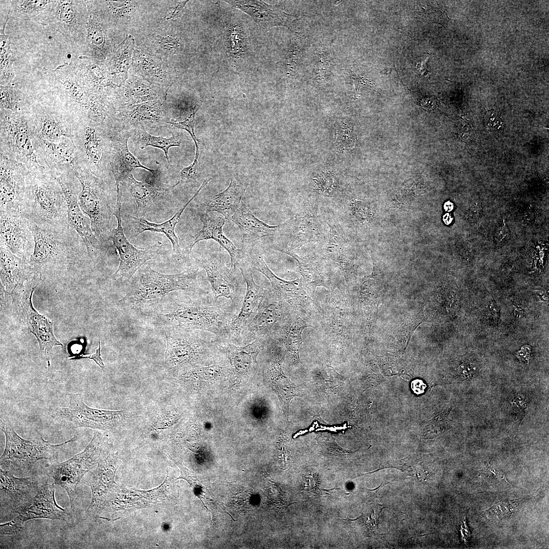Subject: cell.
Listing matches in <instances>:
<instances>
[{
    "label": "cell",
    "instance_id": "2e32d148",
    "mask_svg": "<svg viewBox=\"0 0 549 549\" xmlns=\"http://www.w3.org/2000/svg\"><path fill=\"white\" fill-rule=\"evenodd\" d=\"M108 449L105 446L97 467L83 477V483L89 486L92 492V501L86 510L87 515L90 517H96L102 512L115 484L114 479L117 459Z\"/></svg>",
    "mask_w": 549,
    "mask_h": 549
},
{
    "label": "cell",
    "instance_id": "ba28073f",
    "mask_svg": "<svg viewBox=\"0 0 549 549\" xmlns=\"http://www.w3.org/2000/svg\"><path fill=\"white\" fill-rule=\"evenodd\" d=\"M121 196L117 198L113 216L117 220V227L112 229L109 234L119 257V263L116 271L112 274V280L120 282L129 281L136 272L148 261L158 255L162 245L158 241L145 250L134 247L126 236L122 224Z\"/></svg>",
    "mask_w": 549,
    "mask_h": 549
},
{
    "label": "cell",
    "instance_id": "74e56055",
    "mask_svg": "<svg viewBox=\"0 0 549 549\" xmlns=\"http://www.w3.org/2000/svg\"><path fill=\"white\" fill-rule=\"evenodd\" d=\"M41 134L44 141L57 142L62 137L69 136L63 127L52 118H44L42 120Z\"/></svg>",
    "mask_w": 549,
    "mask_h": 549
},
{
    "label": "cell",
    "instance_id": "94428289",
    "mask_svg": "<svg viewBox=\"0 0 549 549\" xmlns=\"http://www.w3.org/2000/svg\"><path fill=\"white\" fill-rule=\"evenodd\" d=\"M445 208L447 210H450L453 208V205L451 202H446L445 205Z\"/></svg>",
    "mask_w": 549,
    "mask_h": 549
},
{
    "label": "cell",
    "instance_id": "e0dca14e",
    "mask_svg": "<svg viewBox=\"0 0 549 549\" xmlns=\"http://www.w3.org/2000/svg\"><path fill=\"white\" fill-rule=\"evenodd\" d=\"M60 186L67 206L69 225L80 235L83 240L88 257L94 260L108 252L107 243L99 240L94 233L89 219L82 211L76 192L70 185L63 179L52 175Z\"/></svg>",
    "mask_w": 549,
    "mask_h": 549
},
{
    "label": "cell",
    "instance_id": "60d3db41",
    "mask_svg": "<svg viewBox=\"0 0 549 549\" xmlns=\"http://www.w3.org/2000/svg\"><path fill=\"white\" fill-rule=\"evenodd\" d=\"M169 458L176 464L180 471V475L176 479L181 478L186 480L193 488L195 495L199 498H200V495H201L203 493L202 490L203 489V486L202 484H201L199 480L192 474L193 473H192L189 469L184 467V465L177 462L171 456H169Z\"/></svg>",
    "mask_w": 549,
    "mask_h": 549
},
{
    "label": "cell",
    "instance_id": "44dd1931",
    "mask_svg": "<svg viewBox=\"0 0 549 549\" xmlns=\"http://www.w3.org/2000/svg\"><path fill=\"white\" fill-rule=\"evenodd\" d=\"M237 268L240 270L247 287L239 312L233 317L229 327L228 341L229 340L232 343L241 341L242 331L255 316L266 291L255 282L249 257Z\"/></svg>",
    "mask_w": 549,
    "mask_h": 549
},
{
    "label": "cell",
    "instance_id": "d4e9b609",
    "mask_svg": "<svg viewBox=\"0 0 549 549\" xmlns=\"http://www.w3.org/2000/svg\"><path fill=\"white\" fill-rule=\"evenodd\" d=\"M212 177L208 175L204 179L202 184L195 194L170 219L160 224L152 223L147 221L145 218H139L131 216L127 214L121 215L122 219L127 223V227L129 229L130 235L137 237L142 232L149 231L163 233L170 241L172 250L177 256L181 255L180 247L178 239L175 234V229L179 223L181 216L188 205L199 194L200 192L206 186Z\"/></svg>",
    "mask_w": 549,
    "mask_h": 549
},
{
    "label": "cell",
    "instance_id": "f907efd6",
    "mask_svg": "<svg viewBox=\"0 0 549 549\" xmlns=\"http://www.w3.org/2000/svg\"><path fill=\"white\" fill-rule=\"evenodd\" d=\"M198 159L194 158L193 162L187 167L183 168L179 173V180L174 186L169 188H172L180 183L186 182L190 181L196 176L198 167Z\"/></svg>",
    "mask_w": 549,
    "mask_h": 549
},
{
    "label": "cell",
    "instance_id": "8fae6325",
    "mask_svg": "<svg viewBox=\"0 0 549 549\" xmlns=\"http://www.w3.org/2000/svg\"><path fill=\"white\" fill-rule=\"evenodd\" d=\"M166 339L165 367L172 369L194 364L207 357L217 346L215 340L209 341L196 331H164Z\"/></svg>",
    "mask_w": 549,
    "mask_h": 549
},
{
    "label": "cell",
    "instance_id": "9c48e42d",
    "mask_svg": "<svg viewBox=\"0 0 549 549\" xmlns=\"http://www.w3.org/2000/svg\"><path fill=\"white\" fill-rule=\"evenodd\" d=\"M55 483L48 480L40 488L38 493L29 501L14 509L17 514L14 519L0 525L2 535H14L22 528L24 522L36 518L67 521L70 513L67 509L57 505L55 498Z\"/></svg>",
    "mask_w": 549,
    "mask_h": 549
},
{
    "label": "cell",
    "instance_id": "db71d44e",
    "mask_svg": "<svg viewBox=\"0 0 549 549\" xmlns=\"http://www.w3.org/2000/svg\"><path fill=\"white\" fill-rule=\"evenodd\" d=\"M429 57L430 54L429 53L424 55L420 57L416 63L415 68L420 75L426 76L429 73L426 66V63Z\"/></svg>",
    "mask_w": 549,
    "mask_h": 549
},
{
    "label": "cell",
    "instance_id": "ac0fdd59",
    "mask_svg": "<svg viewBox=\"0 0 549 549\" xmlns=\"http://www.w3.org/2000/svg\"><path fill=\"white\" fill-rule=\"evenodd\" d=\"M247 254L252 268L263 274L269 280L273 292L279 298L292 307L300 306L306 309L314 303L304 290L301 279L289 281L277 276L267 266L255 245L251 246Z\"/></svg>",
    "mask_w": 549,
    "mask_h": 549
},
{
    "label": "cell",
    "instance_id": "b9f144b4",
    "mask_svg": "<svg viewBox=\"0 0 549 549\" xmlns=\"http://www.w3.org/2000/svg\"><path fill=\"white\" fill-rule=\"evenodd\" d=\"M300 43V39L297 36L295 37L286 54V69L288 72H292L296 68L301 54Z\"/></svg>",
    "mask_w": 549,
    "mask_h": 549
},
{
    "label": "cell",
    "instance_id": "1f68e13d",
    "mask_svg": "<svg viewBox=\"0 0 549 549\" xmlns=\"http://www.w3.org/2000/svg\"><path fill=\"white\" fill-rule=\"evenodd\" d=\"M7 132L16 151L27 160L37 163L27 121L22 118H9Z\"/></svg>",
    "mask_w": 549,
    "mask_h": 549
},
{
    "label": "cell",
    "instance_id": "6f0895ef",
    "mask_svg": "<svg viewBox=\"0 0 549 549\" xmlns=\"http://www.w3.org/2000/svg\"><path fill=\"white\" fill-rule=\"evenodd\" d=\"M530 352L531 350L529 346H524L521 350L517 352L516 355L520 360L527 363L530 357Z\"/></svg>",
    "mask_w": 549,
    "mask_h": 549
},
{
    "label": "cell",
    "instance_id": "52a82bcc",
    "mask_svg": "<svg viewBox=\"0 0 549 549\" xmlns=\"http://www.w3.org/2000/svg\"><path fill=\"white\" fill-rule=\"evenodd\" d=\"M41 180H33L21 199L22 215L59 225H69L67 206L63 191Z\"/></svg>",
    "mask_w": 549,
    "mask_h": 549
},
{
    "label": "cell",
    "instance_id": "277c9868",
    "mask_svg": "<svg viewBox=\"0 0 549 549\" xmlns=\"http://www.w3.org/2000/svg\"><path fill=\"white\" fill-rule=\"evenodd\" d=\"M5 436V446L0 459L1 468L14 474H24L29 471L40 460L56 461L62 449L76 440L74 436L64 443L53 444L42 437L25 439L18 435L9 421L1 425Z\"/></svg>",
    "mask_w": 549,
    "mask_h": 549
},
{
    "label": "cell",
    "instance_id": "f35d334b",
    "mask_svg": "<svg viewBox=\"0 0 549 549\" xmlns=\"http://www.w3.org/2000/svg\"><path fill=\"white\" fill-rule=\"evenodd\" d=\"M201 104L202 103H200L196 105L194 108L191 110L190 112L185 119L182 120L180 119H177L176 120L171 119L170 121H167L168 123L179 129H184L189 133L195 144V157L197 156V157H199V147L198 145L199 141L197 139L194 133L195 123V115L196 112L201 105Z\"/></svg>",
    "mask_w": 549,
    "mask_h": 549
},
{
    "label": "cell",
    "instance_id": "7402d4cb",
    "mask_svg": "<svg viewBox=\"0 0 549 549\" xmlns=\"http://www.w3.org/2000/svg\"><path fill=\"white\" fill-rule=\"evenodd\" d=\"M282 301L273 291L266 290L255 316L242 331L241 341L250 343L273 331L284 315Z\"/></svg>",
    "mask_w": 549,
    "mask_h": 549
},
{
    "label": "cell",
    "instance_id": "91938a15",
    "mask_svg": "<svg viewBox=\"0 0 549 549\" xmlns=\"http://www.w3.org/2000/svg\"><path fill=\"white\" fill-rule=\"evenodd\" d=\"M444 221H445V223H446V224H447V223H450V222L451 221V218L450 217V216H449V215L446 214V215H445V216H444Z\"/></svg>",
    "mask_w": 549,
    "mask_h": 549
},
{
    "label": "cell",
    "instance_id": "3957f363",
    "mask_svg": "<svg viewBox=\"0 0 549 549\" xmlns=\"http://www.w3.org/2000/svg\"><path fill=\"white\" fill-rule=\"evenodd\" d=\"M199 269L195 266L179 273L166 274L143 265L131 279L126 294L118 303L124 309L147 316L171 292L184 290L208 294L201 284Z\"/></svg>",
    "mask_w": 549,
    "mask_h": 549
},
{
    "label": "cell",
    "instance_id": "7c38bea8",
    "mask_svg": "<svg viewBox=\"0 0 549 549\" xmlns=\"http://www.w3.org/2000/svg\"><path fill=\"white\" fill-rule=\"evenodd\" d=\"M292 218L291 234L289 240L281 246L289 249H299L307 243L322 245L327 239L328 230L319 210L316 199L302 202Z\"/></svg>",
    "mask_w": 549,
    "mask_h": 549
},
{
    "label": "cell",
    "instance_id": "f546056e",
    "mask_svg": "<svg viewBox=\"0 0 549 549\" xmlns=\"http://www.w3.org/2000/svg\"><path fill=\"white\" fill-rule=\"evenodd\" d=\"M233 7L248 14L262 28L291 26V18L280 10L258 1H226Z\"/></svg>",
    "mask_w": 549,
    "mask_h": 549
},
{
    "label": "cell",
    "instance_id": "cb8c5ba5",
    "mask_svg": "<svg viewBox=\"0 0 549 549\" xmlns=\"http://www.w3.org/2000/svg\"><path fill=\"white\" fill-rule=\"evenodd\" d=\"M239 227L242 237L243 244L253 243L266 236H279L289 237L291 234L292 218L281 224L269 225L260 220L245 204H241L238 210L230 218Z\"/></svg>",
    "mask_w": 549,
    "mask_h": 549
},
{
    "label": "cell",
    "instance_id": "8992f818",
    "mask_svg": "<svg viewBox=\"0 0 549 549\" xmlns=\"http://www.w3.org/2000/svg\"><path fill=\"white\" fill-rule=\"evenodd\" d=\"M69 406L55 407L49 415L66 428H88L102 431H112L124 421L126 411L94 408L86 405L83 395L79 393L68 394Z\"/></svg>",
    "mask_w": 549,
    "mask_h": 549
},
{
    "label": "cell",
    "instance_id": "f1b7e54d",
    "mask_svg": "<svg viewBox=\"0 0 549 549\" xmlns=\"http://www.w3.org/2000/svg\"><path fill=\"white\" fill-rule=\"evenodd\" d=\"M129 183L130 191L135 206L137 217L145 218L151 206L164 191L160 181L159 171L150 172L143 181H138L132 173L127 179Z\"/></svg>",
    "mask_w": 549,
    "mask_h": 549
},
{
    "label": "cell",
    "instance_id": "bcb514c9",
    "mask_svg": "<svg viewBox=\"0 0 549 549\" xmlns=\"http://www.w3.org/2000/svg\"><path fill=\"white\" fill-rule=\"evenodd\" d=\"M1 39L4 41L5 48L4 46L1 44V70L2 74L1 75L6 76L7 78H11L13 77V73L11 67V63L10 62V52L9 51V47H7V40L6 38L4 40L3 36L1 35Z\"/></svg>",
    "mask_w": 549,
    "mask_h": 549
},
{
    "label": "cell",
    "instance_id": "4dcf8cb0",
    "mask_svg": "<svg viewBox=\"0 0 549 549\" xmlns=\"http://www.w3.org/2000/svg\"><path fill=\"white\" fill-rule=\"evenodd\" d=\"M266 371L272 389L277 395L286 414L288 415L291 400L302 395V390L286 377L283 372L280 355L272 352Z\"/></svg>",
    "mask_w": 549,
    "mask_h": 549
},
{
    "label": "cell",
    "instance_id": "d6a6232c",
    "mask_svg": "<svg viewBox=\"0 0 549 549\" xmlns=\"http://www.w3.org/2000/svg\"><path fill=\"white\" fill-rule=\"evenodd\" d=\"M0 211L20 210L22 199L19 180L9 169L1 166L0 171Z\"/></svg>",
    "mask_w": 549,
    "mask_h": 549
},
{
    "label": "cell",
    "instance_id": "816d5d0a",
    "mask_svg": "<svg viewBox=\"0 0 549 549\" xmlns=\"http://www.w3.org/2000/svg\"><path fill=\"white\" fill-rule=\"evenodd\" d=\"M349 74L354 85L356 94H358L360 92L362 86L367 85L370 87L372 86V83L371 81L363 76L357 74L351 71Z\"/></svg>",
    "mask_w": 549,
    "mask_h": 549
},
{
    "label": "cell",
    "instance_id": "ffe728a7",
    "mask_svg": "<svg viewBox=\"0 0 549 549\" xmlns=\"http://www.w3.org/2000/svg\"><path fill=\"white\" fill-rule=\"evenodd\" d=\"M1 244L28 262L34 248L32 233L20 210L0 211Z\"/></svg>",
    "mask_w": 549,
    "mask_h": 549
},
{
    "label": "cell",
    "instance_id": "681fc988",
    "mask_svg": "<svg viewBox=\"0 0 549 549\" xmlns=\"http://www.w3.org/2000/svg\"><path fill=\"white\" fill-rule=\"evenodd\" d=\"M487 128L496 134L502 132L503 129V121L499 114L494 110L487 111L484 117Z\"/></svg>",
    "mask_w": 549,
    "mask_h": 549
},
{
    "label": "cell",
    "instance_id": "9f6ffc18",
    "mask_svg": "<svg viewBox=\"0 0 549 549\" xmlns=\"http://www.w3.org/2000/svg\"><path fill=\"white\" fill-rule=\"evenodd\" d=\"M411 389L416 394H420L424 392L426 384L420 379H415L411 382Z\"/></svg>",
    "mask_w": 549,
    "mask_h": 549
},
{
    "label": "cell",
    "instance_id": "603a6c76",
    "mask_svg": "<svg viewBox=\"0 0 549 549\" xmlns=\"http://www.w3.org/2000/svg\"><path fill=\"white\" fill-rule=\"evenodd\" d=\"M200 211L198 216L202 223V227L189 243V253H191L195 244L200 241L213 239L229 253L231 260L230 268L236 270L238 265L248 258V255L244 251L237 249L224 235L223 228L226 218L216 211Z\"/></svg>",
    "mask_w": 549,
    "mask_h": 549
},
{
    "label": "cell",
    "instance_id": "f5cc1de1",
    "mask_svg": "<svg viewBox=\"0 0 549 549\" xmlns=\"http://www.w3.org/2000/svg\"><path fill=\"white\" fill-rule=\"evenodd\" d=\"M98 346V348L97 349L95 353L89 355L88 356H78L76 357H73L71 358V359H76L79 358H88L90 359H93L100 367H101L102 369H104L105 368V365L101 357V342L100 338H99Z\"/></svg>",
    "mask_w": 549,
    "mask_h": 549
},
{
    "label": "cell",
    "instance_id": "f6af8a7d",
    "mask_svg": "<svg viewBox=\"0 0 549 549\" xmlns=\"http://www.w3.org/2000/svg\"><path fill=\"white\" fill-rule=\"evenodd\" d=\"M512 510V505L509 502H501L493 505L485 513L490 519L498 520L509 515Z\"/></svg>",
    "mask_w": 549,
    "mask_h": 549
},
{
    "label": "cell",
    "instance_id": "ee69618b",
    "mask_svg": "<svg viewBox=\"0 0 549 549\" xmlns=\"http://www.w3.org/2000/svg\"><path fill=\"white\" fill-rule=\"evenodd\" d=\"M19 103L18 98L12 88L1 86V104L3 108L15 110Z\"/></svg>",
    "mask_w": 549,
    "mask_h": 549
},
{
    "label": "cell",
    "instance_id": "c3c4849f",
    "mask_svg": "<svg viewBox=\"0 0 549 549\" xmlns=\"http://www.w3.org/2000/svg\"><path fill=\"white\" fill-rule=\"evenodd\" d=\"M457 126V131L462 140L466 142L473 141L476 138V133L472 123L466 120H461Z\"/></svg>",
    "mask_w": 549,
    "mask_h": 549
},
{
    "label": "cell",
    "instance_id": "484cf974",
    "mask_svg": "<svg viewBox=\"0 0 549 549\" xmlns=\"http://www.w3.org/2000/svg\"><path fill=\"white\" fill-rule=\"evenodd\" d=\"M1 282L6 293L12 294L32 280L38 273L26 260L22 259L2 246H0Z\"/></svg>",
    "mask_w": 549,
    "mask_h": 549
},
{
    "label": "cell",
    "instance_id": "83f0119b",
    "mask_svg": "<svg viewBox=\"0 0 549 549\" xmlns=\"http://www.w3.org/2000/svg\"><path fill=\"white\" fill-rule=\"evenodd\" d=\"M262 339H257L242 346L228 341H216L220 350L226 355L234 374L246 376L257 364V358L262 348Z\"/></svg>",
    "mask_w": 549,
    "mask_h": 549
},
{
    "label": "cell",
    "instance_id": "4316f807",
    "mask_svg": "<svg viewBox=\"0 0 549 549\" xmlns=\"http://www.w3.org/2000/svg\"><path fill=\"white\" fill-rule=\"evenodd\" d=\"M248 186L247 178L242 175L234 176L225 190L201 204L200 210L216 211L229 220L240 207L242 197Z\"/></svg>",
    "mask_w": 549,
    "mask_h": 549
},
{
    "label": "cell",
    "instance_id": "836d02e7",
    "mask_svg": "<svg viewBox=\"0 0 549 549\" xmlns=\"http://www.w3.org/2000/svg\"><path fill=\"white\" fill-rule=\"evenodd\" d=\"M311 327L300 318L295 319L289 326L283 339V346L290 358L295 363L300 362L299 351L302 344L301 333L304 328Z\"/></svg>",
    "mask_w": 549,
    "mask_h": 549
},
{
    "label": "cell",
    "instance_id": "7dc6e473",
    "mask_svg": "<svg viewBox=\"0 0 549 549\" xmlns=\"http://www.w3.org/2000/svg\"><path fill=\"white\" fill-rule=\"evenodd\" d=\"M21 12L26 15H35L45 9L47 5L52 2L47 1H19Z\"/></svg>",
    "mask_w": 549,
    "mask_h": 549
},
{
    "label": "cell",
    "instance_id": "8d00e7d4",
    "mask_svg": "<svg viewBox=\"0 0 549 549\" xmlns=\"http://www.w3.org/2000/svg\"><path fill=\"white\" fill-rule=\"evenodd\" d=\"M84 140L85 152L88 160L92 164L98 165L102 156V144L96 130L86 127Z\"/></svg>",
    "mask_w": 549,
    "mask_h": 549
},
{
    "label": "cell",
    "instance_id": "e575fe53",
    "mask_svg": "<svg viewBox=\"0 0 549 549\" xmlns=\"http://www.w3.org/2000/svg\"><path fill=\"white\" fill-rule=\"evenodd\" d=\"M129 137L127 136L119 143L117 153L113 165L126 173L132 172L134 168H141L151 173H155L158 170L151 169L144 166L140 163L138 159L129 150L128 140Z\"/></svg>",
    "mask_w": 549,
    "mask_h": 549
},
{
    "label": "cell",
    "instance_id": "ab89813d",
    "mask_svg": "<svg viewBox=\"0 0 549 549\" xmlns=\"http://www.w3.org/2000/svg\"><path fill=\"white\" fill-rule=\"evenodd\" d=\"M44 145L54 158L58 162L69 164L73 163L71 149L64 142H50L44 140Z\"/></svg>",
    "mask_w": 549,
    "mask_h": 549
},
{
    "label": "cell",
    "instance_id": "d590c367",
    "mask_svg": "<svg viewBox=\"0 0 549 549\" xmlns=\"http://www.w3.org/2000/svg\"><path fill=\"white\" fill-rule=\"evenodd\" d=\"M139 137L140 142L142 145L141 148L143 149L147 146H151L162 149L169 164L170 163L168 156V149L171 147L180 146V142L177 136L173 135L168 138L155 136L148 133L143 127H142Z\"/></svg>",
    "mask_w": 549,
    "mask_h": 549
},
{
    "label": "cell",
    "instance_id": "9a60e30c",
    "mask_svg": "<svg viewBox=\"0 0 549 549\" xmlns=\"http://www.w3.org/2000/svg\"><path fill=\"white\" fill-rule=\"evenodd\" d=\"M37 274L33 279L30 287L22 293L19 303L20 312L28 330L36 338L41 353L48 362L52 355V348L63 344L55 338L53 330V322L47 317L40 314L34 309L32 303V295L34 290L42 280V277Z\"/></svg>",
    "mask_w": 549,
    "mask_h": 549
},
{
    "label": "cell",
    "instance_id": "5b68a950",
    "mask_svg": "<svg viewBox=\"0 0 549 549\" xmlns=\"http://www.w3.org/2000/svg\"><path fill=\"white\" fill-rule=\"evenodd\" d=\"M105 445L102 435L95 432L91 441L83 451L66 461L51 462L46 467L47 475L53 479L55 485L66 491L73 510L78 496V486L85 474L97 466Z\"/></svg>",
    "mask_w": 549,
    "mask_h": 549
},
{
    "label": "cell",
    "instance_id": "680465c9",
    "mask_svg": "<svg viewBox=\"0 0 549 549\" xmlns=\"http://www.w3.org/2000/svg\"><path fill=\"white\" fill-rule=\"evenodd\" d=\"M489 312L490 316L493 318L495 322H498L499 320V309L495 300L492 301L489 305Z\"/></svg>",
    "mask_w": 549,
    "mask_h": 549
},
{
    "label": "cell",
    "instance_id": "7a4b0ae2",
    "mask_svg": "<svg viewBox=\"0 0 549 549\" xmlns=\"http://www.w3.org/2000/svg\"><path fill=\"white\" fill-rule=\"evenodd\" d=\"M22 216L34 240L33 253L28 263L41 276L45 272L69 268L89 257L81 237L69 225Z\"/></svg>",
    "mask_w": 549,
    "mask_h": 549
},
{
    "label": "cell",
    "instance_id": "11a10c76",
    "mask_svg": "<svg viewBox=\"0 0 549 549\" xmlns=\"http://www.w3.org/2000/svg\"><path fill=\"white\" fill-rule=\"evenodd\" d=\"M437 100L434 97L426 96L421 99L419 104L425 109L432 110L437 106Z\"/></svg>",
    "mask_w": 549,
    "mask_h": 549
},
{
    "label": "cell",
    "instance_id": "30bf717a",
    "mask_svg": "<svg viewBox=\"0 0 549 549\" xmlns=\"http://www.w3.org/2000/svg\"><path fill=\"white\" fill-rule=\"evenodd\" d=\"M75 175L81 186L78 195L79 206L89 219L95 236L102 242L107 243L112 229L110 220L115 208L110 204L96 181L78 172Z\"/></svg>",
    "mask_w": 549,
    "mask_h": 549
},
{
    "label": "cell",
    "instance_id": "4fadbf2b",
    "mask_svg": "<svg viewBox=\"0 0 549 549\" xmlns=\"http://www.w3.org/2000/svg\"><path fill=\"white\" fill-rule=\"evenodd\" d=\"M196 267L204 269L209 282L212 297L217 302L220 297L230 299L237 310L245 293L236 270L229 268L215 253H204L195 259Z\"/></svg>",
    "mask_w": 549,
    "mask_h": 549
},
{
    "label": "cell",
    "instance_id": "5bb4252c",
    "mask_svg": "<svg viewBox=\"0 0 549 549\" xmlns=\"http://www.w3.org/2000/svg\"><path fill=\"white\" fill-rule=\"evenodd\" d=\"M314 248L289 249L273 244L270 248L292 257L298 264V271L302 277L303 285L313 296L317 287L329 288L331 286V266L324 257L320 245Z\"/></svg>",
    "mask_w": 549,
    "mask_h": 549
},
{
    "label": "cell",
    "instance_id": "6da1fadb",
    "mask_svg": "<svg viewBox=\"0 0 549 549\" xmlns=\"http://www.w3.org/2000/svg\"><path fill=\"white\" fill-rule=\"evenodd\" d=\"M236 311L232 303L175 299L162 303L147 316L151 324L163 331H206L221 342L228 341L229 327Z\"/></svg>",
    "mask_w": 549,
    "mask_h": 549
},
{
    "label": "cell",
    "instance_id": "d6986e66",
    "mask_svg": "<svg viewBox=\"0 0 549 549\" xmlns=\"http://www.w3.org/2000/svg\"><path fill=\"white\" fill-rule=\"evenodd\" d=\"M1 514L13 510L29 501L48 478L40 475L19 478L10 471L0 469Z\"/></svg>",
    "mask_w": 549,
    "mask_h": 549
},
{
    "label": "cell",
    "instance_id": "7bdbcfd3",
    "mask_svg": "<svg viewBox=\"0 0 549 549\" xmlns=\"http://www.w3.org/2000/svg\"><path fill=\"white\" fill-rule=\"evenodd\" d=\"M132 116L139 120H157L160 117V111L155 106L145 104L136 107L132 113Z\"/></svg>",
    "mask_w": 549,
    "mask_h": 549
}]
</instances>
